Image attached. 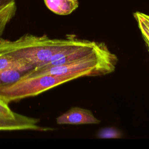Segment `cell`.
I'll list each match as a JSON object with an SVG mask.
<instances>
[{"label": "cell", "mask_w": 149, "mask_h": 149, "mask_svg": "<svg viewBox=\"0 0 149 149\" xmlns=\"http://www.w3.org/2000/svg\"><path fill=\"white\" fill-rule=\"evenodd\" d=\"M77 40L73 35L65 39H58L50 38L47 35L40 36L27 33L15 40L0 37V51L34 69L47 64L55 54Z\"/></svg>", "instance_id": "1"}, {"label": "cell", "mask_w": 149, "mask_h": 149, "mask_svg": "<svg viewBox=\"0 0 149 149\" xmlns=\"http://www.w3.org/2000/svg\"><path fill=\"white\" fill-rule=\"evenodd\" d=\"M118 62L117 56L110 51L104 42L95 52L79 60L59 66L34 68L27 72L24 76L50 74L73 76L77 79L103 76L114 72Z\"/></svg>", "instance_id": "2"}, {"label": "cell", "mask_w": 149, "mask_h": 149, "mask_svg": "<svg viewBox=\"0 0 149 149\" xmlns=\"http://www.w3.org/2000/svg\"><path fill=\"white\" fill-rule=\"evenodd\" d=\"M73 76L39 74L23 76L17 81L0 87V98L6 103L38 95L57 86L76 79Z\"/></svg>", "instance_id": "3"}, {"label": "cell", "mask_w": 149, "mask_h": 149, "mask_svg": "<svg viewBox=\"0 0 149 149\" xmlns=\"http://www.w3.org/2000/svg\"><path fill=\"white\" fill-rule=\"evenodd\" d=\"M39 122L40 120L37 118L20 113L14 119H6L0 117V132L18 130L47 132L52 130L51 127L40 126Z\"/></svg>", "instance_id": "4"}, {"label": "cell", "mask_w": 149, "mask_h": 149, "mask_svg": "<svg viewBox=\"0 0 149 149\" xmlns=\"http://www.w3.org/2000/svg\"><path fill=\"white\" fill-rule=\"evenodd\" d=\"M57 124H97L100 123L90 110L79 108L72 107L62 113L56 119Z\"/></svg>", "instance_id": "5"}, {"label": "cell", "mask_w": 149, "mask_h": 149, "mask_svg": "<svg viewBox=\"0 0 149 149\" xmlns=\"http://www.w3.org/2000/svg\"><path fill=\"white\" fill-rule=\"evenodd\" d=\"M46 6L59 15H68L76 10L79 2L73 0H44Z\"/></svg>", "instance_id": "6"}, {"label": "cell", "mask_w": 149, "mask_h": 149, "mask_svg": "<svg viewBox=\"0 0 149 149\" xmlns=\"http://www.w3.org/2000/svg\"><path fill=\"white\" fill-rule=\"evenodd\" d=\"M7 69H16L28 72L33 68L20 59L0 51V70Z\"/></svg>", "instance_id": "7"}, {"label": "cell", "mask_w": 149, "mask_h": 149, "mask_svg": "<svg viewBox=\"0 0 149 149\" xmlns=\"http://www.w3.org/2000/svg\"><path fill=\"white\" fill-rule=\"evenodd\" d=\"M27 71L16 69H7L0 70V87L13 83L22 78Z\"/></svg>", "instance_id": "8"}, {"label": "cell", "mask_w": 149, "mask_h": 149, "mask_svg": "<svg viewBox=\"0 0 149 149\" xmlns=\"http://www.w3.org/2000/svg\"><path fill=\"white\" fill-rule=\"evenodd\" d=\"M97 136L100 139H120L123 137V134L115 127H105L98 130Z\"/></svg>", "instance_id": "9"}, {"label": "cell", "mask_w": 149, "mask_h": 149, "mask_svg": "<svg viewBox=\"0 0 149 149\" xmlns=\"http://www.w3.org/2000/svg\"><path fill=\"white\" fill-rule=\"evenodd\" d=\"M6 103L0 98V117L6 119H14L19 113L13 112Z\"/></svg>", "instance_id": "10"}, {"label": "cell", "mask_w": 149, "mask_h": 149, "mask_svg": "<svg viewBox=\"0 0 149 149\" xmlns=\"http://www.w3.org/2000/svg\"><path fill=\"white\" fill-rule=\"evenodd\" d=\"M133 16L138 26L143 27L149 32V15L141 12H136L133 13Z\"/></svg>", "instance_id": "11"}, {"label": "cell", "mask_w": 149, "mask_h": 149, "mask_svg": "<svg viewBox=\"0 0 149 149\" xmlns=\"http://www.w3.org/2000/svg\"><path fill=\"white\" fill-rule=\"evenodd\" d=\"M16 5L15 0H0V12Z\"/></svg>", "instance_id": "12"}, {"label": "cell", "mask_w": 149, "mask_h": 149, "mask_svg": "<svg viewBox=\"0 0 149 149\" xmlns=\"http://www.w3.org/2000/svg\"><path fill=\"white\" fill-rule=\"evenodd\" d=\"M138 26L140 30V32L143 37V38L144 41V42L146 45L147 48L149 52V32L143 27L140 26Z\"/></svg>", "instance_id": "13"}, {"label": "cell", "mask_w": 149, "mask_h": 149, "mask_svg": "<svg viewBox=\"0 0 149 149\" xmlns=\"http://www.w3.org/2000/svg\"><path fill=\"white\" fill-rule=\"evenodd\" d=\"M2 34H3V30H2V29H1V27H0V37H1V36L2 35Z\"/></svg>", "instance_id": "14"}, {"label": "cell", "mask_w": 149, "mask_h": 149, "mask_svg": "<svg viewBox=\"0 0 149 149\" xmlns=\"http://www.w3.org/2000/svg\"><path fill=\"white\" fill-rule=\"evenodd\" d=\"M73 1H74L75 2H78V0H73Z\"/></svg>", "instance_id": "15"}]
</instances>
